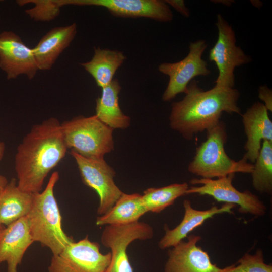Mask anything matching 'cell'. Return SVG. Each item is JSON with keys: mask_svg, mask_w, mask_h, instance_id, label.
I'll list each match as a JSON object with an SVG mask.
<instances>
[{"mask_svg": "<svg viewBox=\"0 0 272 272\" xmlns=\"http://www.w3.org/2000/svg\"><path fill=\"white\" fill-rule=\"evenodd\" d=\"M67 150L57 118L34 125L17 148L15 170L18 187L29 193L41 192L45 178Z\"/></svg>", "mask_w": 272, "mask_h": 272, "instance_id": "6da1fadb", "label": "cell"}, {"mask_svg": "<svg viewBox=\"0 0 272 272\" xmlns=\"http://www.w3.org/2000/svg\"><path fill=\"white\" fill-rule=\"evenodd\" d=\"M185 94L182 100L172 104L169 121L171 127L188 140L216 125L223 112L240 114V93L234 88L214 86L205 91L194 80Z\"/></svg>", "mask_w": 272, "mask_h": 272, "instance_id": "7a4b0ae2", "label": "cell"}, {"mask_svg": "<svg viewBox=\"0 0 272 272\" xmlns=\"http://www.w3.org/2000/svg\"><path fill=\"white\" fill-rule=\"evenodd\" d=\"M59 178V173L53 172L44 189L32 193L31 207L27 215L33 241L47 247L53 255L59 254L74 241L63 230L62 217L54 195Z\"/></svg>", "mask_w": 272, "mask_h": 272, "instance_id": "3957f363", "label": "cell"}, {"mask_svg": "<svg viewBox=\"0 0 272 272\" xmlns=\"http://www.w3.org/2000/svg\"><path fill=\"white\" fill-rule=\"evenodd\" d=\"M207 133L206 140L196 148L195 156L189 164V172L207 179L219 178L237 172L251 173L253 164L244 157L235 161L226 154L224 145L227 134L224 122L220 120L208 129Z\"/></svg>", "mask_w": 272, "mask_h": 272, "instance_id": "277c9868", "label": "cell"}, {"mask_svg": "<svg viewBox=\"0 0 272 272\" xmlns=\"http://www.w3.org/2000/svg\"><path fill=\"white\" fill-rule=\"evenodd\" d=\"M64 141L68 149L86 158H101L114 148L113 129L96 115L79 116L61 123Z\"/></svg>", "mask_w": 272, "mask_h": 272, "instance_id": "5b68a950", "label": "cell"}, {"mask_svg": "<svg viewBox=\"0 0 272 272\" xmlns=\"http://www.w3.org/2000/svg\"><path fill=\"white\" fill-rule=\"evenodd\" d=\"M216 25L218 39L209 54V60L215 62L218 70L215 86L233 88L235 69L250 63L252 59L236 46L234 31L221 14L217 15Z\"/></svg>", "mask_w": 272, "mask_h": 272, "instance_id": "8992f818", "label": "cell"}, {"mask_svg": "<svg viewBox=\"0 0 272 272\" xmlns=\"http://www.w3.org/2000/svg\"><path fill=\"white\" fill-rule=\"evenodd\" d=\"M111 260L110 252L103 254L100 245L87 236L73 241L58 254L53 255L48 272H105Z\"/></svg>", "mask_w": 272, "mask_h": 272, "instance_id": "52a82bcc", "label": "cell"}, {"mask_svg": "<svg viewBox=\"0 0 272 272\" xmlns=\"http://www.w3.org/2000/svg\"><path fill=\"white\" fill-rule=\"evenodd\" d=\"M78 166L83 183L98 194L99 203L97 213H107L123 193L114 181L115 172L104 158H86L71 151Z\"/></svg>", "mask_w": 272, "mask_h": 272, "instance_id": "ba28073f", "label": "cell"}, {"mask_svg": "<svg viewBox=\"0 0 272 272\" xmlns=\"http://www.w3.org/2000/svg\"><path fill=\"white\" fill-rule=\"evenodd\" d=\"M153 236L152 226L143 222L105 226L101 243L111 250L110 262L105 272H134L127 253L128 247L135 240H147Z\"/></svg>", "mask_w": 272, "mask_h": 272, "instance_id": "9c48e42d", "label": "cell"}, {"mask_svg": "<svg viewBox=\"0 0 272 272\" xmlns=\"http://www.w3.org/2000/svg\"><path fill=\"white\" fill-rule=\"evenodd\" d=\"M207 47L205 40L190 43L187 55L176 62H163L158 66L159 72L169 77L168 85L162 95V100L169 101L181 93H185L189 84L195 77L206 76L210 74L202 54Z\"/></svg>", "mask_w": 272, "mask_h": 272, "instance_id": "30bf717a", "label": "cell"}, {"mask_svg": "<svg viewBox=\"0 0 272 272\" xmlns=\"http://www.w3.org/2000/svg\"><path fill=\"white\" fill-rule=\"evenodd\" d=\"M234 176L235 174L232 173L217 179L193 178L190 181L191 184L201 185L189 187L186 194L209 195L218 202L239 205L238 211L241 213L264 215L266 207L263 201L248 190L241 192L236 189L232 183Z\"/></svg>", "mask_w": 272, "mask_h": 272, "instance_id": "8fae6325", "label": "cell"}, {"mask_svg": "<svg viewBox=\"0 0 272 272\" xmlns=\"http://www.w3.org/2000/svg\"><path fill=\"white\" fill-rule=\"evenodd\" d=\"M66 5L92 6L105 8L113 16L124 18L144 17L162 22L173 18L169 6L160 0H60Z\"/></svg>", "mask_w": 272, "mask_h": 272, "instance_id": "7c38bea8", "label": "cell"}, {"mask_svg": "<svg viewBox=\"0 0 272 272\" xmlns=\"http://www.w3.org/2000/svg\"><path fill=\"white\" fill-rule=\"evenodd\" d=\"M0 69L5 73L8 80L21 75L31 80L39 70L32 48L12 31L0 33Z\"/></svg>", "mask_w": 272, "mask_h": 272, "instance_id": "4fadbf2b", "label": "cell"}, {"mask_svg": "<svg viewBox=\"0 0 272 272\" xmlns=\"http://www.w3.org/2000/svg\"><path fill=\"white\" fill-rule=\"evenodd\" d=\"M200 236L190 235L168 251L164 272H225L224 268L212 263L208 253L197 246Z\"/></svg>", "mask_w": 272, "mask_h": 272, "instance_id": "5bb4252c", "label": "cell"}, {"mask_svg": "<svg viewBox=\"0 0 272 272\" xmlns=\"http://www.w3.org/2000/svg\"><path fill=\"white\" fill-rule=\"evenodd\" d=\"M33 242L27 216L5 227L0 237V264L6 262L7 272H17L25 252Z\"/></svg>", "mask_w": 272, "mask_h": 272, "instance_id": "9a60e30c", "label": "cell"}, {"mask_svg": "<svg viewBox=\"0 0 272 272\" xmlns=\"http://www.w3.org/2000/svg\"><path fill=\"white\" fill-rule=\"evenodd\" d=\"M247 141L243 157L254 163L258 156L262 142H272V122L268 110L262 103L257 102L242 115Z\"/></svg>", "mask_w": 272, "mask_h": 272, "instance_id": "2e32d148", "label": "cell"}, {"mask_svg": "<svg viewBox=\"0 0 272 272\" xmlns=\"http://www.w3.org/2000/svg\"><path fill=\"white\" fill-rule=\"evenodd\" d=\"M235 205L225 203L220 208L213 206L206 210H198L192 207L189 200L183 201L184 214L182 220L176 227L171 229L164 225L165 234L158 243L161 249L171 248L187 237V235L197 227L201 226L209 218L214 215L228 213L232 214Z\"/></svg>", "mask_w": 272, "mask_h": 272, "instance_id": "e0dca14e", "label": "cell"}, {"mask_svg": "<svg viewBox=\"0 0 272 272\" xmlns=\"http://www.w3.org/2000/svg\"><path fill=\"white\" fill-rule=\"evenodd\" d=\"M77 32L76 23L57 26L47 32L32 48L38 70H50L60 55L71 44Z\"/></svg>", "mask_w": 272, "mask_h": 272, "instance_id": "ac0fdd59", "label": "cell"}, {"mask_svg": "<svg viewBox=\"0 0 272 272\" xmlns=\"http://www.w3.org/2000/svg\"><path fill=\"white\" fill-rule=\"evenodd\" d=\"M121 86L117 79H113L107 86L102 88L100 97L96 99V115L103 123L112 129H125L130 122L129 116L122 111L118 95Z\"/></svg>", "mask_w": 272, "mask_h": 272, "instance_id": "d6986e66", "label": "cell"}, {"mask_svg": "<svg viewBox=\"0 0 272 272\" xmlns=\"http://www.w3.org/2000/svg\"><path fill=\"white\" fill-rule=\"evenodd\" d=\"M32 193L21 190L17 179L12 178L0 191V225L5 227L28 214Z\"/></svg>", "mask_w": 272, "mask_h": 272, "instance_id": "ffe728a7", "label": "cell"}, {"mask_svg": "<svg viewBox=\"0 0 272 272\" xmlns=\"http://www.w3.org/2000/svg\"><path fill=\"white\" fill-rule=\"evenodd\" d=\"M126 59L121 51L95 47L92 59L80 65L94 78L97 85L103 88L113 80L117 70Z\"/></svg>", "mask_w": 272, "mask_h": 272, "instance_id": "44dd1931", "label": "cell"}, {"mask_svg": "<svg viewBox=\"0 0 272 272\" xmlns=\"http://www.w3.org/2000/svg\"><path fill=\"white\" fill-rule=\"evenodd\" d=\"M147 212L142 195L123 193L107 213L97 217L95 224L99 226L129 224L139 221Z\"/></svg>", "mask_w": 272, "mask_h": 272, "instance_id": "7402d4cb", "label": "cell"}, {"mask_svg": "<svg viewBox=\"0 0 272 272\" xmlns=\"http://www.w3.org/2000/svg\"><path fill=\"white\" fill-rule=\"evenodd\" d=\"M188 188L186 182L149 188L143 192L142 201L148 212L159 213L173 205L176 199L186 194Z\"/></svg>", "mask_w": 272, "mask_h": 272, "instance_id": "603a6c76", "label": "cell"}, {"mask_svg": "<svg viewBox=\"0 0 272 272\" xmlns=\"http://www.w3.org/2000/svg\"><path fill=\"white\" fill-rule=\"evenodd\" d=\"M251 172L252 185L260 193L272 192V142L263 141Z\"/></svg>", "mask_w": 272, "mask_h": 272, "instance_id": "cb8c5ba5", "label": "cell"}, {"mask_svg": "<svg viewBox=\"0 0 272 272\" xmlns=\"http://www.w3.org/2000/svg\"><path fill=\"white\" fill-rule=\"evenodd\" d=\"M20 6L27 4L34 6L25 10L26 14L35 21L48 22L55 19L59 14L60 8L59 0H20L17 1Z\"/></svg>", "mask_w": 272, "mask_h": 272, "instance_id": "d4e9b609", "label": "cell"}, {"mask_svg": "<svg viewBox=\"0 0 272 272\" xmlns=\"http://www.w3.org/2000/svg\"><path fill=\"white\" fill-rule=\"evenodd\" d=\"M225 272H272V266L264 263L262 250L258 249L254 255L245 253Z\"/></svg>", "mask_w": 272, "mask_h": 272, "instance_id": "484cf974", "label": "cell"}, {"mask_svg": "<svg viewBox=\"0 0 272 272\" xmlns=\"http://www.w3.org/2000/svg\"><path fill=\"white\" fill-rule=\"evenodd\" d=\"M258 97L264 103L267 110L272 111V91L266 85L261 86L258 89Z\"/></svg>", "mask_w": 272, "mask_h": 272, "instance_id": "4316f807", "label": "cell"}, {"mask_svg": "<svg viewBox=\"0 0 272 272\" xmlns=\"http://www.w3.org/2000/svg\"><path fill=\"white\" fill-rule=\"evenodd\" d=\"M164 2L169 6H171L176 11L186 18L190 16V13L186 6L183 0H165Z\"/></svg>", "mask_w": 272, "mask_h": 272, "instance_id": "83f0119b", "label": "cell"}, {"mask_svg": "<svg viewBox=\"0 0 272 272\" xmlns=\"http://www.w3.org/2000/svg\"><path fill=\"white\" fill-rule=\"evenodd\" d=\"M8 182L7 178L5 176L0 174V191L5 188Z\"/></svg>", "mask_w": 272, "mask_h": 272, "instance_id": "f1b7e54d", "label": "cell"}, {"mask_svg": "<svg viewBox=\"0 0 272 272\" xmlns=\"http://www.w3.org/2000/svg\"><path fill=\"white\" fill-rule=\"evenodd\" d=\"M5 151V144L4 142L0 141V161L4 157Z\"/></svg>", "mask_w": 272, "mask_h": 272, "instance_id": "f546056e", "label": "cell"}, {"mask_svg": "<svg viewBox=\"0 0 272 272\" xmlns=\"http://www.w3.org/2000/svg\"><path fill=\"white\" fill-rule=\"evenodd\" d=\"M212 2L215 3L222 4L227 6H230L233 3H234L233 1L231 0L212 1Z\"/></svg>", "mask_w": 272, "mask_h": 272, "instance_id": "4dcf8cb0", "label": "cell"}, {"mask_svg": "<svg viewBox=\"0 0 272 272\" xmlns=\"http://www.w3.org/2000/svg\"><path fill=\"white\" fill-rule=\"evenodd\" d=\"M252 2H251L253 4V5L256 4V5H255L254 6L257 7V8H259L260 7L262 6V3L260 1H253Z\"/></svg>", "mask_w": 272, "mask_h": 272, "instance_id": "1f68e13d", "label": "cell"}, {"mask_svg": "<svg viewBox=\"0 0 272 272\" xmlns=\"http://www.w3.org/2000/svg\"><path fill=\"white\" fill-rule=\"evenodd\" d=\"M5 228V226L0 225V237H1V235L2 234V233L3 231L4 230Z\"/></svg>", "mask_w": 272, "mask_h": 272, "instance_id": "d6a6232c", "label": "cell"}, {"mask_svg": "<svg viewBox=\"0 0 272 272\" xmlns=\"http://www.w3.org/2000/svg\"><path fill=\"white\" fill-rule=\"evenodd\" d=\"M0 2H1V1H0ZM0 21H1V18H0Z\"/></svg>", "mask_w": 272, "mask_h": 272, "instance_id": "836d02e7", "label": "cell"}]
</instances>
